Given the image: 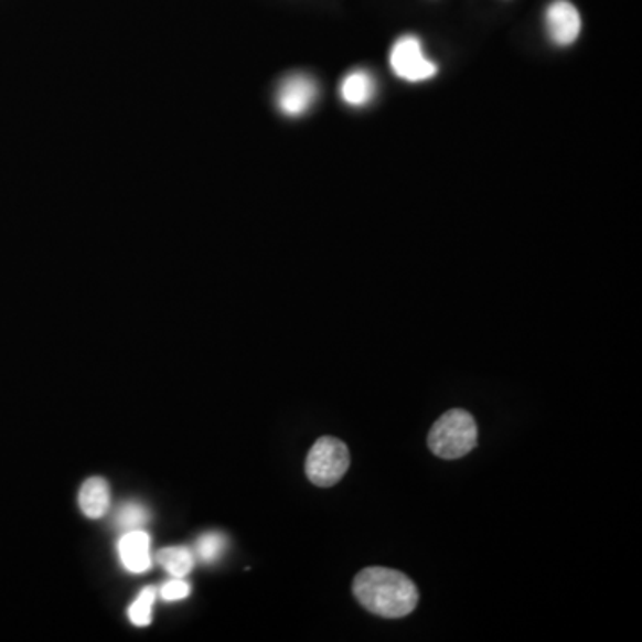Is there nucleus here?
<instances>
[{
	"label": "nucleus",
	"mask_w": 642,
	"mask_h": 642,
	"mask_svg": "<svg viewBox=\"0 0 642 642\" xmlns=\"http://www.w3.org/2000/svg\"><path fill=\"white\" fill-rule=\"evenodd\" d=\"M375 94V83L368 72L357 71L346 75L341 84V97L350 106H364Z\"/></svg>",
	"instance_id": "9"
},
{
	"label": "nucleus",
	"mask_w": 642,
	"mask_h": 642,
	"mask_svg": "<svg viewBox=\"0 0 642 642\" xmlns=\"http://www.w3.org/2000/svg\"><path fill=\"white\" fill-rule=\"evenodd\" d=\"M154 587H145L140 596L136 598L135 603L129 607V619L136 627H147L152 621V607L156 601Z\"/></svg>",
	"instance_id": "12"
},
{
	"label": "nucleus",
	"mask_w": 642,
	"mask_h": 642,
	"mask_svg": "<svg viewBox=\"0 0 642 642\" xmlns=\"http://www.w3.org/2000/svg\"><path fill=\"white\" fill-rule=\"evenodd\" d=\"M158 563L173 578H184L193 569V554H191L190 549L182 548V546H178V548H164L158 554Z\"/></svg>",
	"instance_id": "10"
},
{
	"label": "nucleus",
	"mask_w": 642,
	"mask_h": 642,
	"mask_svg": "<svg viewBox=\"0 0 642 642\" xmlns=\"http://www.w3.org/2000/svg\"><path fill=\"white\" fill-rule=\"evenodd\" d=\"M118 555L126 569L131 573L149 571L152 566L150 559V535L147 532L129 531L124 532L118 541Z\"/></svg>",
	"instance_id": "7"
},
{
	"label": "nucleus",
	"mask_w": 642,
	"mask_h": 642,
	"mask_svg": "<svg viewBox=\"0 0 642 642\" xmlns=\"http://www.w3.org/2000/svg\"><path fill=\"white\" fill-rule=\"evenodd\" d=\"M228 541L224 534H218V532H210V534L202 535L199 543H196V552L201 555V559L204 563L213 564L225 554L227 549Z\"/></svg>",
	"instance_id": "13"
},
{
	"label": "nucleus",
	"mask_w": 642,
	"mask_h": 642,
	"mask_svg": "<svg viewBox=\"0 0 642 642\" xmlns=\"http://www.w3.org/2000/svg\"><path fill=\"white\" fill-rule=\"evenodd\" d=\"M149 511L138 502H124L115 512V525L120 531H140L149 522Z\"/></svg>",
	"instance_id": "11"
},
{
	"label": "nucleus",
	"mask_w": 642,
	"mask_h": 642,
	"mask_svg": "<svg viewBox=\"0 0 642 642\" xmlns=\"http://www.w3.org/2000/svg\"><path fill=\"white\" fill-rule=\"evenodd\" d=\"M546 29L555 45L566 47L577 42L582 31V19L569 0H555L546 10Z\"/></svg>",
	"instance_id": "5"
},
{
	"label": "nucleus",
	"mask_w": 642,
	"mask_h": 642,
	"mask_svg": "<svg viewBox=\"0 0 642 642\" xmlns=\"http://www.w3.org/2000/svg\"><path fill=\"white\" fill-rule=\"evenodd\" d=\"M350 468V450L345 442L323 436L312 445L306 459V475L318 488L338 484Z\"/></svg>",
	"instance_id": "3"
},
{
	"label": "nucleus",
	"mask_w": 642,
	"mask_h": 642,
	"mask_svg": "<svg viewBox=\"0 0 642 642\" xmlns=\"http://www.w3.org/2000/svg\"><path fill=\"white\" fill-rule=\"evenodd\" d=\"M479 442V427L473 416L464 409L445 413L428 432L430 452L447 461L461 459L475 450Z\"/></svg>",
	"instance_id": "2"
},
{
	"label": "nucleus",
	"mask_w": 642,
	"mask_h": 642,
	"mask_svg": "<svg viewBox=\"0 0 642 642\" xmlns=\"http://www.w3.org/2000/svg\"><path fill=\"white\" fill-rule=\"evenodd\" d=\"M355 600L361 607L386 619L409 616L418 607L419 592L416 584L396 569H363L354 580Z\"/></svg>",
	"instance_id": "1"
},
{
	"label": "nucleus",
	"mask_w": 642,
	"mask_h": 642,
	"mask_svg": "<svg viewBox=\"0 0 642 642\" xmlns=\"http://www.w3.org/2000/svg\"><path fill=\"white\" fill-rule=\"evenodd\" d=\"M318 88L308 75H291L277 92V106L286 117H302L317 100Z\"/></svg>",
	"instance_id": "6"
},
{
	"label": "nucleus",
	"mask_w": 642,
	"mask_h": 642,
	"mask_svg": "<svg viewBox=\"0 0 642 642\" xmlns=\"http://www.w3.org/2000/svg\"><path fill=\"white\" fill-rule=\"evenodd\" d=\"M392 68L400 79L421 83L438 74V66L425 56L424 47L416 36H404L392 51Z\"/></svg>",
	"instance_id": "4"
},
{
	"label": "nucleus",
	"mask_w": 642,
	"mask_h": 642,
	"mask_svg": "<svg viewBox=\"0 0 642 642\" xmlns=\"http://www.w3.org/2000/svg\"><path fill=\"white\" fill-rule=\"evenodd\" d=\"M191 587L190 584L184 582L182 578H173L170 582L164 584L161 589H159V595L164 601H179L184 600L188 595H190Z\"/></svg>",
	"instance_id": "14"
},
{
	"label": "nucleus",
	"mask_w": 642,
	"mask_h": 642,
	"mask_svg": "<svg viewBox=\"0 0 642 642\" xmlns=\"http://www.w3.org/2000/svg\"><path fill=\"white\" fill-rule=\"evenodd\" d=\"M111 505V489L106 480L92 477L84 482L79 493V507L89 520H100L106 516Z\"/></svg>",
	"instance_id": "8"
}]
</instances>
